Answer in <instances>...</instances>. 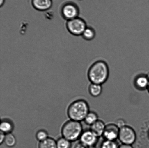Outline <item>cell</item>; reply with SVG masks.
Instances as JSON below:
<instances>
[{
	"instance_id": "6da1fadb",
	"label": "cell",
	"mask_w": 149,
	"mask_h": 148,
	"mask_svg": "<svg viewBox=\"0 0 149 148\" xmlns=\"http://www.w3.org/2000/svg\"><path fill=\"white\" fill-rule=\"evenodd\" d=\"M109 69L105 61H96L91 65L87 72V77L90 83L103 85L109 79Z\"/></svg>"
},
{
	"instance_id": "7a4b0ae2",
	"label": "cell",
	"mask_w": 149,
	"mask_h": 148,
	"mask_svg": "<svg viewBox=\"0 0 149 148\" xmlns=\"http://www.w3.org/2000/svg\"><path fill=\"white\" fill-rule=\"evenodd\" d=\"M90 111L88 103L85 100L80 99L71 104L68 108L67 114L71 120L81 122L84 121Z\"/></svg>"
},
{
	"instance_id": "3957f363",
	"label": "cell",
	"mask_w": 149,
	"mask_h": 148,
	"mask_svg": "<svg viewBox=\"0 0 149 148\" xmlns=\"http://www.w3.org/2000/svg\"><path fill=\"white\" fill-rule=\"evenodd\" d=\"M83 131L81 122L70 120L63 126L61 133L62 137L72 142L79 140Z\"/></svg>"
},
{
	"instance_id": "277c9868",
	"label": "cell",
	"mask_w": 149,
	"mask_h": 148,
	"mask_svg": "<svg viewBox=\"0 0 149 148\" xmlns=\"http://www.w3.org/2000/svg\"><path fill=\"white\" fill-rule=\"evenodd\" d=\"M118 139L121 144L133 145L137 139L136 131L131 126L127 125L120 129Z\"/></svg>"
},
{
	"instance_id": "5b68a950",
	"label": "cell",
	"mask_w": 149,
	"mask_h": 148,
	"mask_svg": "<svg viewBox=\"0 0 149 148\" xmlns=\"http://www.w3.org/2000/svg\"><path fill=\"white\" fill-rule=\"evenodd\" d=\"M87 26L86 21L79 17L68 20L66 23L68 31L75 36H81Z\"/></svg>"
},
{
	"instance_id": "8992f818",
	"label": "cell",
	"mask_w": 149,
	"mask_h": 148,
	"mask_svg": "<svg viewBox=\"0 0 149 148\" xmlns=\"http://www.w3.org/2000/svg\"><path fill=\"white\" fill-rule=\"evenodd\" d=\"M62 17L67 21L79 17L80 10L78 6L71 1L65 3L61 8Z\"/></svg>"
},
{
	"instance_id": "52a82bcc",
	"label": "cell",
	"mask_w": 149,
	"mask_h": 148,
	"mask_svg": "<svg viewBox=\"0 0 149 148\" xmlns=\"http://www.w3.org/2000/svg\"><path fill=\"white\" fill-rule=\"evenodd\" d=\"M120 129L115 123H109L106 125L102 137L104 140L116 141L119 137Z\"/></svg>"
},
{
	"instance_id": "ba28073f",
	"label": "cell",
	"mask_w": 149,
	"mask_h": 148,
	"mask_svg": "<svg viewBox=\"0 0 149 148\" xmlns=\"http://www.w3.org/2000/svg\"><path fill=\"white\" fill-rule=\"evenodd\" d=\"M99 137L90 129L83 131L79 139L80 142L87 147L95 146Z\"/></svg>"
},
{
	"instance_id": "9c48e42d",
	"label": "cell",
	"mask_w": 149,
	"mask_h": 148,
	"mask_svg": "<svg viewBox=\"0 0 149 148\" xmlns=\"http://www.w3.org/2000/svg\"><path fill=\"white\" fill-rule=\"evenodd\" d=\"M134 86L137 89L143 91L147 89L149 84V79L146 74H141L137 75L134 81Z\"/></svg>"
},
{
	"instance_id": "30bf717a",
	"label": "cell",
	"mask_w": 149,
	"mask_h": 148,
	"mask_svg": "<svg viewBox=\"0 0 149 148\" xmlns=\"http://www.w3.org/2000/svg\"><path fill=\"white\" fill-rule=\"evenodd\" d=\"M32 5L35 9L39 11H45L52 7V0H32Z\"/></svg>"
},
{
	"instance_id": "8fae6325",
	"label": "cell",
	"mask_w": 149,
	"mask_h": 148,
	"mask_svg": "<svg viewBox=\"0 0 149 148\" xmlns=\"http://www.w3.org/2000/svg\"><path fill=\"white\" fill-rule=\"evenodd\" d=\"M106 125L104 122L99 119L94 124L90 126V129L99 138L103 136Z\"/></svg>"
},
{
	"instance_id": "7c38bea8",
	"label": "cell",
	"mask_w": 149,
	"mask_h": 148,
	"mask_svg": "<svg viewBox=\"0 0 149 148\" xmlns=\"http://www.w3.org/2000/svg\"><path fill=\"white\" fill-rule=\"evenodd\" d=\"M14 125L11 120L8 119H3L0 124L1 132L6 134L12 132L14 129Z\"/></svg>"
},
{
	"instance_id": "4fadbf2b",
	"label": "cell",
	"mask_w": 149,
	"mask_h": 148,
	"mask_svg": "<svg viewBox=\"0 0 149 148\" xmlns=\"http://www.w3.org/2000/svg\"><path fill=\"white\" fill-rule=\"evenodd\" d=\"M88 91L91 96L96 98L99 96L102 93L103 87L102 85L90 83L89 85Z\"/></svg>"
},
{
	"instance_id": "5bb4252c",
	"label": "cell",
	"mask_w": 149,
	"mask_h": 148,
	"mask_svg": "<svg viewBox=\"0 0 149 148\" xmlns=\"http://www.w3.org/2000/svg\"><path fill=\"white\" fill-rule=\"evenodd\" d=\"M96 36V32L95 29L91 26H87L81 36L84 40L90 41L93 40Z\"/></svg>"
},
{
	"instance_id": "9a60e30c",
	"label": "cell",
	"mask_w": 149,
	"mask_h": 148,
	"mask_svg": "<svg viewBox=\"0 0 149 148\" xmlns=\"http://www.w3.org/2000/svg\"><path fill=\"white\" fill-rule=\"evenodd\" d=\"M99 120L98 115L95 112L90 111L86 116L84 122L88 125L91 126Z\"/></svg>"
},
{
	"instance_id": "2e32d148",
	"label": "cell",
	"mask_w": 149,
	"mask_h": 148,
	"mask_svg": "<svg viewBox=\"0 0 149 148\" xmlns=\"http://www.w3.org/2000/svg\"><path fill=\"white\" fill-rule=\"evenodd\" d=\"M39 148H57L56 141L52 138L49 137L44 141L39 142Z\"/></svg>"
},
{
	"instance_id": "e0dca14e",
	"label": "cell",
	"mask_w": 149,
	"mask_h": 148,
	"mask_svg": "<svg viewBox=\"0 0 149 148\" xmlns=\"http://www.w3.org/2000/svg\"><path fill=\"white\" fill-rule=\"evenodd\" d=\"M4 143L6 146L9 147H12L15 145L17 143L15 136L11 133L6 134Z\"/></svg>"
},
{
	"instance_id": "ac0fdd59",
	"label": "cell",
	"mask_w": 149,
	"mask_h": 148,
	"mask_svg": "<svg viewBox=\"0 0 149 148\" xmlns=\"http://www.w3.org/2000/svg\"><path fill=\"white\" fill-rule=\"evenodd\" d=\"M71 142L62 137L60 138L56 141L57 148H71Z\"/></svg>"
},
{
	"instance_id": "d6986e66",
	"label": "cell",
	"mask_w": 149,
	"mask_h": 148,
	"mask_svg": "<svg viewBox=\"0 0 149 148\" xmlns=\"http://www.w3.org/2000/svg\"><path fill=\"white\" fill-rule=\"evenodd\" d=\"M119 146L116 141L104 140L101 143L100 148H118Z\"/></svg>"
},
{
	"instance_id": "ffe728a7",
	"label": "cell",
	"mask_w": 149,
	"mask_h": 148,
	"mask_svg": "<svg viewBox=\"0 0 149 148\" xmlns=\"http://www.w3.org/2000/svg\"><path fill=\"white\" fill-rule=\"evenodd\" d=\"M49 137L47 132L44 130H39L36 134V138L39 142L44 141Z\"/></svg>"
},
{
	"instance_id": "44dd1931",
	"label": "cell",
	"mask_w": 149,
	"mask_h": 148,
	"mask_svg": "<svg viewBox=\"0 0 149 148\" xmlns=\"http://www.w3.org/2000/svg\"><path fill=\"white\" fill-rule=\"evenodd\" d=\"M115 123L119 127V129L127 125L126 122H125V120L122 118L119 119L117 120L116 122Z\"/></svg>"
},
{
	"instance_id": "7402d4cb",
	"label": "cell",
	"mask_w": 149,
	"mask_h": 148,
	"mask_svg": "<svg viewBox=\"0 0 149 148\" xmlns=\"http://www.w3.org/2000/svg\"><path fill=\"white\" fill-rule=\"evenodd\" d=\"M6 136V134L1 132V134H0V143H1V145L2 144V143H4Z\"/></svg>"
},
{
	"instance_id": "603a6c76",
	"label": "cell",
	"mask_w": 149,
	"mask_h": 148,
	"mask_svg": "<svg viewBox=\"0 0 149 148\" xmlns=\"http://www.w3.org/2000/svg\"><path fill=\"white\" fill-rule=\"evenodd\" d=\"M118 148H134V147L133 145H131L121 144L119 145Z\"/></svg>"
},
{
	"instance_id": "cb8c5ba5",
	"label": "cell",
	"mask_w": 149,
	"mask_h": 148,
	"mask_svg": "<svg viewBox=\"0 0 149 148\" xmlns=\"http://www.w3.org/2000/svg\"><path fill=\"white\" fill-rule=\"evenodd\" d=\"M5 2V0H1L0 1V6L2 7L3 6Z\"/></svg>"
},
{
	"instance_id": "d4e9b609",
	"label": "cell",
	"mask_w": 149,
	"mask_h": 148,
	"mask_svg": "<svg viewBox=\"0 0 149 148\" xmlns=\"http://www.w3.org/2000/svg\"><path fill=\"white\" fill-rule=\"evenodd\" d=\"M87 148H95V146H91V147H88Z\"/></svg>"
},
{
	"instance_id": "484cf974",
	"label": "cell",
	"mask_w": 149,
	"mask_h": 148,
	"mask_svg": "<svg viewBox=\"0 0 149 148\" xmlns=\"http://www.w3.org/2000/svg\"><path fill=\"white\" fill-rule=\"evenodd\" d=\"M147 90H148V92L149 93V85H148V88H147Z\"/></svg>"
},
{
	"instance_id": "4316f807",
	"label": "cell",
	"mask_w": 149,
	"mask_h": 148,
	"mask_svg": "<svg viewBox=\"0 0 149 148\" xmlns=\"http://www.w3.org/2000/svg\"><path fill=\"white\" fill-rule=\"evenodd\" d=\"M148 137H149V132H148Z\"/></svg>"
}]
</instances>
